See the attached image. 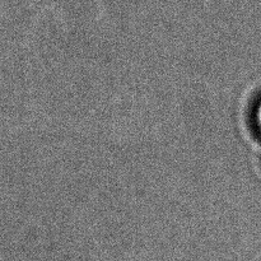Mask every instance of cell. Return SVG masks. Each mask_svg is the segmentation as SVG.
Masks as SVG:
<instances>
[{"label": "cell", "instance_id": "cell-1", "mask_svg": "<svg viewBox=\"0 0 261 261\" xmlns=\"http://www.w3.org/2000/svg\"><path fill=\"white\" fill-rule=\"evenodd\" d=\"M259 124L261 126V106H260V110H259Z\"/></svg>", "mask_w": 261, "mask_h": 261}]
</instances>
